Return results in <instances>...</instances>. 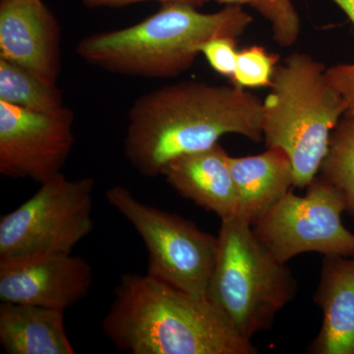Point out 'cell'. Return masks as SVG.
<instances>
[{"label":"cell","instance_id":"6da1fadb","mask_svg":"<svg viewBox=\"0 0 354 354\" xmlns=\"http://www.w3.org/2000/svg\"><path fill=\"white\" fill-rule=\"evenodd\" d=\"M262 115V100L244 88L184 81L135 101L123 150L140 174L157 177L174 158L211 148L225 135L260 142Z\"/></svg>","mask_w":354,"mask_h":354},{"label":"cell","instance_id":"7a4b0ae2","mask_svg":"<svg viewBox=\"0 0 354 354\" xmlns=\"http://www.w3.org/2000/svg\"><path fill=\"white\" fill-rule=\"evenodd\" d=\"M102 330L131 354H256L218 307L149 276L124 274Z\"/></svg>","mask_w":354,"mask_h":354},{"label":"cell","instance_id":"3957f363","mask_svg":"<svg viewBox=\"0 0 354 354\" xmlns=\"http://www.w3.org/2000/svg\"><path fill=\"white\" fill-rule=\"evenodd\" d=\"M252 21L242 6L202 13L192 4L167 2L138 24L85 37L76 53L111 73L171 78L194 64L205 41L216 37L237 39Z\"/></svg>","mask_w":354,"mask_h":354},{"label":"cell","instance_id":"277c9868","mask_svg":"<svg viewBox=\"0 0 354 354\" xmlns=\"http://www.w3.org/2000/svg\"><path fill=\"white\" fill-rule=\"evenodd\" d=\"M326 70L306 53H291L277 65L271 92L263 102V138L268 148L288 153L295 187H307L319 174L330 134L346 113Z\"/></svg>","mask_w":354,"mask_h":354},{"label":"cell","instance_id":"5b68a950","mask_svg":"<svg viewBox=\"0 0 354 354\" xmlns=\"http://www.w3.org/2000/svg\"><path fill=\"white\" fill-rule=\"evenodd\" d=\"M216 239L206 298L251 341L270 329L277 314L297 297V279L256 236L252 225L239 216L221 221Z\"/></svg>","mask_w":354,"mask_h":354},{"label":"cell","instance_id":"8992f818","mask_svg":"<svg viewBox=\"0 0 354 354\" xmlns=\"http://www.w3.org/2000/svg\"><path fill=\"white\" fill-rule=\"evenodd\" d=\"M95 179L62 174L41 183L20 207L0 218V263L72 253L94 228Z\"/></svg>","mask_w":354,"mask_h":354},{"label":"cell","instance_id":"52a82bcc","mask_svg":"<svg viewBox=\"0 0 354 354\" xmlns=\"http://www.w3.org/2000/svg\"><path fill=\"white\" fill-rule=\"evenodd\" d=\"M106 198L145 244L147 274L192 297L206 298L218 239L180 216L144 204L123 186L109 188Z\"/></svg>","mask_w":354,"mask_h":354},{"label":"cell","instance_id":"ba28073f","mask_svg":"<svg viewBox=\"0 0 354 354\" xmlns=\"http://www.w3.org/2000/svg\"><path fill=\"white\" fill-rule=\"evenodd\" d=\"M306 195L290 191L252 225L254 234L279 262L302 253L354 257V234L344 227V195L321 176L307 186Z\"/></svg>","mask_w":354,"mask_h":354},{"label":"cell","instance_id":"9c48e42d","mask_svg":"<svg viewBox=\"0 0 354 354\" xmlns=\"http://www.w3.org/2000/svg\"><path fill=\"white\" fill-rule=\"evenodd\" d=\"M67 106L41 113L0 101V174L39 184L62 174L75 143Z\"/></svg>","mask_w":354,"mask_h":354},{"label":"cell","instance_id":"30bf717a","mask_svg":"<svg viewBox=\"0 0 354 354\" xmlns=\"http://www.w3.org/2000/svg\"><path fill=\"white\" fill-rule=\"evenodd\" d=\"M92 266L72 253L0 263V301L65 310L88 297Z\"/></svg>","mask_w":354,"mask_h":354},{"label":"cell","instance_id":"8fae6325","mask_svg":"<svg viewBox=\"0 0 354 354\" xmlns=\"http://www.w3.org/2000/svg\"><path fill=\"white\" fill-rule=\"evenodd\" d=\"M62 32L41 0H0V57L57 84Z\"/></svg>","mask_w":354,"mask_h":354},{"label":"cell","instance_id":"7c38bea8","mask_svg":"<svg viewBox=\"0 0 354 354\" xmlns=\"http://www.w3.org/2000/svg\"><path fill=\"white\" fill-rule=\"evenodd\" d=\"M227 153L220 144L171 160L162 169L167 183L181 196L220 216H237V195Z\"/></svg>","mask_w":354,"mask_h":354},{"label":"cell","instance_id":"4fadbf2b","mask_svg":"<svg viewBox=\"0 0 354 354\" xmlns=\"http://www.w3.org/2000/svg\"><path fill=\"white\" fill-rule=\"evenodd\" d=\"M314 302L323 312L312 354H354V257L325 256Z\"/></svg>","mask_w":354,"mask_h":354},{"label":"cell","instance_id":"5bb4252c","mask_svg":"<svg viewBox=\"0 0 354 354\" xmlns=\"http://www.w3.org/2000/svg\"><path fill=\"white\" fill-rule=\"evenodd\" d=\"M237 195V216L253 225L295 187L290 157L279 148L247 157H228Z\"/></svg>","mask_w":354,"mask_h":354},{"label":"cell","instance_id":"9a60e30c","mask_svg":"<svg viewBox=\"0 0 354 354\" xmlns=\"http://www.w3.org/2000/svg\"><path fill=\"white\" fill-rule=\"evenodd\" d=\"M0 344L7 354H74L64 311L35 305L0 304Z\"/></svg>","mask_w":354,"mask_h":354},{"label":"cell","instance_id":"2e32d148","mask_svg":"<svg viewBox=\"0 0 354 354\" xmlns=\"http://www.w3.org/2000/svg\"><path fill=\"white\" fill-rule=\"evenodd\" d=\"M0 101L41 113L64 108V95L57 84H50L29 70L0 57Z\"/></svg>","mask_w":354,"mask_h":354},{"label":"cell","instance_id":"e0dca14e","mask_svg":"<svg viewBox=\"0 0 354 354\" xmlns=\"http://www.w3.org/2000/svg\"><path fill=\"white\" fill-rule=\"evenodd\" d=\"M319 174L344 195L354 218V118L346 113L330 134Z\"/></svg>","mask_w":354,"mask_h":354},{"label":"cell","instance_id":"ac0fdd59","mask_svg":"<svg viewBox=\"0 0 354 354\" xmlns=\"http://www.w3.org/2000/svg\"><path fill=\"white\" fill-rule=\"evenodd\" d=\"M223 6H248L271 25L272 36L281 46L297 43L300 18L291 0H207Z\"/></svg>","mask_w":354,"mask_h":354},{"label":"cell","instance_id":"d6986e66","mask_svg":"<svg viewBox=\"0 0 354 354\" xmlns=\"http://www.w3.org/2000/svg\"><path fill=\"white\" fill-rule=\"evenodd\" d=\"M278 55L268 53L263 46H251L237 53L232 80L239 88H271L272 76L279 64Z\"/></svg>","mask_w":354,"mask_h":354},{"label":"cell","instance_id":"ffe728a7","mask_svg":"<svg viewBox=\"0 0 354 354\" xmlns=\"http://www.w3.org/2000/svg\"><path fill=\"white\" fill-rule=\"evenodd\" d=\"M237 39L232 37H216L200 46V53L216 73L232 79L237 57Z\"/></svg>","mask_w":354,"mask_h":354},{"label":"cell","instance_id":"44dd1931","mask_svg":"<svg viewBox=\"0 0 354 354\" xmlns=\"http://www.w3.org/2000/svg\"><path fill=\"white\" fill-rule=\"evenodd\" d=\"M326 75L346 102V113L354 118V64L334 65Z\"/></svg>","mask_w":354,"mask_h":354},{"label":"cell","instance_id":"7402d4cb","mask_svg":"<svg viewBox=\"0 0 354 354\" xmlns=\"http://www.w3.org/2000/svg\"><path fill=\"white\" fill-rule=\"evenodd\" d=\"M145 1H158L162 3L167 2H183V3L192 4L194 6H201L207 0H82L83 4L88 8H99V7H111L118 8L131 6V4L140 3Z\"/></svg>","mask_w":354,"mask_h":354},{"label":"cell","instance_id":"603a6c76","mask_svg":"<svg viewBox=\"0 0 354 354\" xmlns=\"http://www.w3.org/2000/svg\"><path fill=\"white\" fill-rule=\"evenodd\" d=\"M335 6L342 9V12L348 16L354 26V0H330Z\"/></svg>","mask_w":354,"mask_h":354}]
</instances>
